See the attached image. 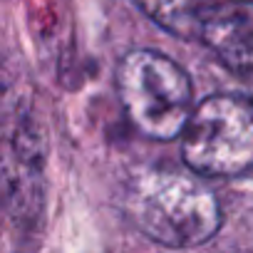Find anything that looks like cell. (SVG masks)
<instances>
[{
    "label": "cell",
    "instance_id": "6da1fadb",
    "mask_svg": "<svg viewBox=\"0 0 253 253\" xmlns=\"http://www.w3.org/2000/svg\"><path fill=\"white\" fill-rule=\"evenodd\" d=\"M124 209L144 236L171 248L206 243L223 221L213 191L174 169H144L132 176Z\"/></svg>",
    "mask_w": 253,
    "mask_h": 253
},
{
    "label": "cell",
    "instance_id": "7a4b0ae2",
    "mask_svg": "<svg viewBox=\"0 0 253 253\" xmlns=\"http://www.w3.org/2000/svg\"><path fill=\"white\" fill-rule=\"evenodd\" d=\"M117 92L134 129L149 139L169 142L179 137L194 112L189 75L154 50H134L122 57Z\"/></svg>",
    "mask_w": 253,
    "mask_h": 253
},
{
    "label": "cell",
    "instance_id": "3957f363",
    "mask_svg": "<svg viewBox=\"0 0 253 253\" xmlns=\"http://www.w3.org/2000/svg\"><path fill=\"white\" fill-rule=\"evenodd\" d=\"M181 154L191 171L236 176L253 167V104L213 94L194 107L184 132Z\"/></svg>",
    "mask_w": 253,
    "mask_h": 253
},
{
    "label": "cell",
    "instance_id": "277c9868",
    "mask_svg": "<svg viewBox=\"0 0 253 253\" xmlns=\"http://www.w3.org/2000/svg\"><path fill=\"white\" fill-rule=\"evenodd\" d=\"M3 194L5 213L18 226L33 223L42 211V142L30 114L23 109L5 114Z\"/></svg>",
    "mask_w": 253,
    "mask_h": 253
},
{
    "label": "cell",
    "instance_id": "5b68a950",
    "mask_svg": "<svg viewBox=\"0 0 253 253\" xmlns=\"http://www.w3.org/2000/svg\"><path fill=\"white\" fill-rule=\"evenodd\" d=\"M199 38L228 70L253 77V0L211 3Z\"/></svg>",
    "mask_w": 253,
    "mask_h": 253
},
{
    "label": "cell",
    "instance_id": "8992f818",
    "mask_svg": "<svg viewBox=\"0 0 253 253\" xmlns=\"http://www.w3.org/2000/svg\"><path fill=\"white\" fill-rule=\"evenodd\" d=\"M167 33L176 38H199L211 0H134Z\"/></svg>",
    "mask_w": 253,
    "mask_h": 253
}]
</instances>
